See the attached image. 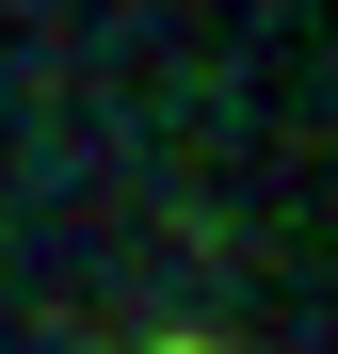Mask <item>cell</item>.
Wrapping results in <instances>:
<instances>
[{
    "instance_id": "obj_1",
    "label": "cell",
    "mask_w": 338,
    "mask_h": 354,
    "mask_svg": "<svg viewBox=\"0 0 338 354\" xmlns=\"http://www.w3.org/2000/svg\"><path fill=\"white\" fill-rule=\"evenodd\" d=\"M161 354H194V338H161Z\"/></svg>"
}]
</instances>
